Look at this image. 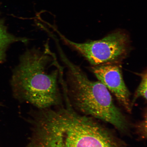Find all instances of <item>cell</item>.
<instances>
[{
    "label": "cell",
    "instance_id": "cell-1",
    "mask_svg": "<svg viewBox=\"0 0 147 147\" xmlns=\"http://www.w3.org/2000/svg\"><path fill=\"white\" fill-rule=\"evenodd\" d=\"M34 147H130L97 119L69 104L50 110L38 124Z\"/></svg>",
    "mask_w": 147,
    "mask_h": 147
},
{
    "label": "cell",
    "instance_id": "cell-2",
    "mask_svg": "<svg viewBox=\"0 0 147 147\" xmlns=\"http://www.w3.org/2000/svg\"><path fill=\"white\" fill-rule=\"evenodd\" d=\"M56 57L48 44L44 50L32 48L21 55L10 82L15 98L38 109L61 106L60 86L63 68L59 63L55 69L51 68L57 61Z\"/></svg>",
    "mask_w": 147,
    "mask_h": 147
},
{
    "label": "cell",
    "instance_id": "cell-3",
    "mask_svg": "<svg viewBox=\"0 0 147 147\" xmlns=\"http://www.w3.org/2000/svg\"><path fill=\"white\" fill-rule=\"evenodd\" d=\"M59 53L67 69L62 89L73 109L80 114L111 125L123 135H130L131 124L115 105L107 88L100 81L90 80L63 51Z\"/></svg>",
    "mask_w": 147,
    "mask_h": 147
},
{
    "label": "cell",
    "instance_id": "cell-4",
    "mask_svg": "<svg viewBox=\"0 0 147 147\" xmlns=\"http://www.w3.org/2000/svg\"><path fill=\"white\" fill-rule=\"evenodd\" d=\"M54 29L66 45L80 53L92 66L120 64L131 51L130 36L125 30H116L98 40L78 43Z\"/></svg>",
    "mask_w": 147,
    "mask_h": 147
},
{
    "label": "cell",
    "instance_id": "cell-5",
    "mask_svg": "<svg viewBox=\"0 0 147 147\" xmlns=\"http://www.w3.org/2000/svg\"><path fill=\"white\" fill-rule=\"evenodd\" d=\"M120 64H106L91 67L100 82L113 94L117 102L128 113H131L130 93L125 84Z\"/></svg>",
    "mask_w": 147,
    "mask_h": 147
},
{
    "label": "cell",
    "instance_id": "cell-6",
    "mask_svg": "<svg viewBox=\"0 0 147 147\" xmlns=\"http://www.w3.org/2000/svg\"><path fill=\"white\" fill-rule=\"evenodd\" d=\"M29 41L27 38L16 36L9 33L4 22L0 20V64L5 60L7 49L11 44L18 42L27 44Z\"/></svg>",
    "mask_w": 147,
    "mask_h": 147
},
{
    "label": "cell",
    "instance_id": "cell-7",
    "mask_svg": "<svg viewBox=\"0 0 147 147\" xmlns=\"http://www.w3.org/2000/svg\"><path fill=\"white\" fill-rule=\"evenodd\" d=\"M141 81L138 87L136 90L133 100L131 101V104L132 108H133L134 104L138 99L142 98L146 101L147 100V71H145L140 74Z\"/></svg>",
    "mask_w": 147,
    "mask_h": 147
},
{
    "label": "cell",
    "instance_id": "cell-8",
    "mask_svg": "<svg viewBox=\"0 0 147 147\" xmlns=\"http://www.w3.org/2000/svg\"><path fill=\"white\" fill-rule=\"evenodd\" d=\"M137 134L142 139H145L147 137V115L146 112L143 120L136 125Z\"/></svg>",
    "mask_w": 147,
    "mask_h": 147
}]
</instances>
